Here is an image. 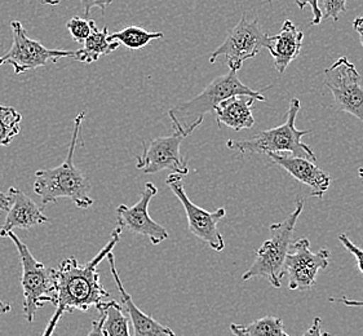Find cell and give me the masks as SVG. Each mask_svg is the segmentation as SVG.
Wrapping results in <instances>:
<instances>
[{"label": "cell", "mask_w": 363, "mask_h": 336, "mask_svg": "<svg viewBox=\"0 0 363 336\" xmlns=\"http://www.w3.org/2000/svg\"><path fill=\"white\" fill-rule=\"evenodd\" d=\"M240 327L250 336H290L284 331V321L272 315L262 317L248 325H240Z\"/></svg>", "instance_id": "603a6c76"}, {"label": "cell", "mask_w": 363, "mask_h": 336, "mask_svg": "<svg viewBox=\"0 0 363 336\" xmlns=\"http://www.w3.org/2000/svg\"><path fill=\"white\" fill-rule=\"evenodd\" d=\"M339 301L342 303L344 306H347V307H363L362 300H350L348 298H345V296H342V299L339 300Z\"/></svg>", "instance_id": "d6a6232c"}, {"label": "cell", "mask_w": 363, "mask_h": 336, "mask_svg": "<svg viewBox=\"0 0 363 336\" xmlns=\"http://www.w3.org/2000/svg\"><path fill=\"white\" fill-rule=\"evenodd\" d=\"M304 33L296 29L294 22L286 20L284 26L274 37L268 47L274 61V67L279 74H284L294 60L298 59L303 47Z\"/></svg>", "instance_id": "e0dca14e"}, {"label": "cell", "mask_w": 363, "mask_h": 336, "mask_svg": "<svg viewBox=\"0 0 363 336\" xmlns=\"http://www.w3.org/2000/svg\"><path fill=\"white\" fill-rule=\"evenodd\" d=\"M11 205H12V201H11L9 194H6V193H3V191L0 190V212L9 211Z\"/></svg>", "instance_id": "4dcf8cb0"}, {"label": "cell", "mask_w": 363, "mask_h": 336, "mask_svg": "<svg viewBox=\"0 0 363 336\" xmlns=\"http://www.w3.org/2000/svg\"><path fill=\"white\" fill-rule=\"evenodd\" d=\"M15 243L20 254L22 265V293H23V315L31 323L35 318L38 309L44 307L45 303H55V282L53 269L47 268L43 263L35 260L29 247L18 238L17 234H7Z\"/></svg>", "instance_id": "8992f818"}, {"label": "cell", "mask_w": 363, "mask_h": 336, "mask_svg": "<svg viewBox=\"0 0 363 336\" xmlns=\"http://www.w3.org/2000/svg\"><path fill=\"white\" fill-rule=\"evenodd\" d=\"M330 264V251L322 249L312 252L311 242L300 238L291 245L284 262V274L289 276L290 290H311L317 284L318 271Z\"/></svg>", "instance_id": "8fae6325"}, {"label": "cell", "mask_w": 363, "mask_h": 336, "mask_svg": "<svg viewBox=\"0 0 363 336\" xmlns=\"http://www.w3.org/2000/svg\"><path fill=\"white\" fill-rule=\"evenodd\" d=\"M358 175H359V177L362 179L363 181V168H359V169H358Z\"/></svg>", "instance_id": "8d00e7d4"}, {"label": "cell", "mask_w": 363, "mask_h": 336, "mask_svg": "<svg viewBox=\"0 0 363 336\" xmlns=\"http://www.w3.org/2000/svg\"><path fill=\"white\" fill-rule=\"evenodd\" d=\"M255 99L251 96H233L215 109L218 127L226 125L234 131H242L254 127L252 106Z\"/></svg>", "instance_id": "ac0fdd59"}, {"label": "cell", "mask_w": 363, "mask_h": 336, "mask_svg": "<svg viewBox=\"0 0 363 336\" xmlns=\"http://www.w3.org/2000/svg\"><path fill=\"white\" fill-rule=\"evenodd\" d=\"M301 103L298 99H292L290 109L287 114V119L284 125L259 132L256 136L248 140H229L226 147L232 150H238L240 154H279L281 152L294 154V157H301L309 161H317V157L312 150V147L306 145L303 141L306 135L311 131H301L295 125V121L298 117Z\"/></svg>", "instance_id": "277c9868"}, {"label": "cell", "mask_w": 363, "mask_h": 336, "mask_svg": "<svg viewBox=\"0 0 363 336\" xmlns=\"http://www.w3.org/2000/svg\"><path fill=\"white\" fill-rule=\"evenodd\" d=\"M295 3H296V6H298L300 9H304L306 6H309V7L312 8L313 20L312 22H311V25H312V26L320 25L322 20H323L322 12H320V0H295Z\"/></svg>", "instance_id": "4316f807"}, {"label": "cell", "mask_w": 363, "mask_h": 336, "mask_svg": "<svg viewBox=\"0 0 363 336\" xmlns=\"http://www.w3.org/2000/svg\"><path fill=\"white\" fill-rule=\"evenodd\" d=\"M163 38V33H150L141 29L138 26H127L125 29L116 31L114 34H110L109 39L111 42H118L123 44L128 50H141L145 48L147 44L155 39Z\"/></svg>", "instance_id": "ffe728a7"}, {"label": "cell", "mask_w": 363, "mask_h": 336, "mask_svg": "<svg viewBox=\"0 0 363 336\" xmlns=\"http://www.w3.org/2000/svg\"><path fill=\"white\" fill-rule=\"evenodd\" d=\"M42 6H58L61 0H38Z\"/></svg>", "instance_id": "d590c367"}, {"label": "cell", "mask_w": 363, "mask_h": 336, "mask_svg": "<svg viewBox=\"0 0 363 336\" xmlns=\"http://www.w3.org/2000/svg\"><path fill=\"white\" fill-rule=\"evenodd\" d=\"M109 29L104 26L101 30L96 25L91 35L83 43V48L74 51L73 59L84 64H92L97 60L101 59L111 52L116 51L121 44L118 42H111L109 39Z\"/></svg>", "instance_id": "d6986e66"}, {"label": "cell", "mask_w": 363, "mask_h": 336, "mask_svg": "<svg viewBox=\"0 0 363 336\" xmlns=\"http://www.w3.org/2000/svg\"><path fill=\"white\" fill-rule=\"evenodd\" d=\"M106 259L109 260L110 271L114 277L116 287L122 296L123 307L125 308V310L128 313V318L132 321V327H133V335L132 336H176V334L169 327L163 326L160 322L155 321L153 317L145 315L144 312H141L138 309V306L132 299L131 295L125 291L123 284L121 281L116 267L114 254L110 252L109 255L106 256Z\"/></svg>", "instance_id": "2e32d148"}, {"label": "cell", "mask_w": 363, "mask_h": 336, "mask_svg": "<svg viewBox=\"0 0 363 336\" xmlns=\"http://www.w3.org/2000/svg\"><path fill=\"white\" fill-rule=\"evenodd\" d=\"M184 139L185 136L182 132L174 130V133L169 136L152 140L147 147L143 144L144 152L136 157V168L143 174H157L168 169L172 171L171 174L188 175L189 168L180 153Z\"/></svg>", "instance_id": "7c38bea8"}, {"label": "cell", "mask_w": 363, "mask_h": 336, "mask_svg": "<svg viewBox=\"0 0 363 336\" xmlns=\"http://www.w3.org/2000/svg\"><path fill=\"white\" fill-rule=\"evenodd\" d=\"M158 193L153 183H146L138 203L132 207L121 205L116 207L118 227L128 232L147 237L152 245L157 246L168 238L167 229L154 221L149 215V205Z\"/></svg>", "instance_id": "4fadbf2b"}, {"label": "cell", "mask_w": 363, "mask_h": 336, "mask_svg": "<svg viewBox=\"0 0 363 336\" xmlns=\"http://www.w3.org/2000/svg\"><path fill=\"white\" fill-rule=\"evenodd\" d=\"M230 331H232L233 336H250L242 330L240 325H235V323L230 325Z\"/></svg>", "instance_id": "836d02e7"}, {"label": "cell", "mask_w": 363, "mask_h": 336, "mask_svg": "<svg viewBox=\"0 0 363 336\" xmlns=\"http://www.w3.org/2000/svg\"><path fill=\"white\" fill-rule=\"evenodd\" d=\"M21 121L15 108L0 105V147H8L20 133Z\"/></svg>", "instance_id": "44dd1931"}, {"label": "cell", "mask_w": 363, "mask_h": 336, "mask_svg": "<svg viewBox=\"0 0 363 336\" xmlns=\"http://www.w3.org/2000/svg\"><path fill=\"white\" fill-rule=\"evenodd\" d=\"M166 184L184 206L188 218L190 233L194 234L201 241L206 242L211 249L218 252L225 249V242L218 232V221L225 216V208H218L215 212H208L194 205L186 196L182 175L171 174L168 176Z\"/></svg>", "instance_id": "30bf717a"}, {"label": "cell", "mask_w": 363, "mask_h": 336, "mask_svg": "<svg viewBox=\"0 0 363 336\" xmlns=\"http://www.w3.org/2000/svg\"><path fill=\"white\" fill-rule=\"evenodd\" d=\"M121 235L122 228L116 227L106 246L86 265H80L72 256L62 260L58 268L53 269V306L56 310L42 336H52L64 313H74L75 310L87 312L92 307L104 313L109 308L114 300L110 299V293L101 285L97 267L110 252H113L116 243L121 241Z\"/></svg>", "instance_id": "6da1fadb"}, {"label": "cell", "mask_w": 363, "mask_h": 336, "mask_svg": "<svg viewBox=\"0 0 363 336\" xmlns=\"http://www.w3.org/2000/svg\"><path fill=\"white\" fill-rule=\"evenodd\" d=\"M270 43L272 37L262 29L259 20H247L246 15H243L237 26L228 33L224 43L211 55L210 62L213 64L218 57H225L230 70L238 73L245 61L255 59Z\"/></svg>", "instance_id": "52a82bcc"}, {"label": "cell", "mask_w": 363, "mask_h": 336, "mask_svg": "<svg viewBox=\"0 0 363 336\" xmlns=\"http://www.w3.org/2000/svg\"><path fill=\"white\" fill-rule=\"evenodd\" d=\"M339 241L342 242V246L348 250L352 255L356 257L357 267H358V269L363 274V250L359 249L353 242L350 241L347 234H340L339 235Z\"/></svg>", "instance_id": "484cf974"}, {"label": "cell", "mask_w": 363, "mask_h": 336, "mask_svg": "<svg viewBox=\"0 0 363 336\" xmlns=\"http://www.w3.org/2000/svg\"><path fill=\"white\" fill-rule=\"evenodd\" d=\"M84 117L86 111H80L74 119L73 136L64 163L57 167L39 169L35 172L34 191L40 197L43 205L56 203L60 198L72 199L74 205L82 210H87L94 205V199L89 197V180L83 171L74 164L75 147Z\"/></svg>", "instance_id": "7a4b0ae2"}, {"label": "cell", "mask_w": 363, "mask_h": 336, "mask_svg": "<svg viewBox=\"0 0 363 336\" xmlns=\"http://www.w3.org/2000/svg\"><path fill=\"white\" fill-rule=\"evenodd\" d=\"M347 1L348 0H320L322 17L337 21L340 15L347 11Z\"/></svg>", "instance_id": "d4e9b609"}, {"label": "cell", "mask_w": 363, "mask_h": 336, "mask_svg": "<svg viewBox=\"0 0 363 336\" xmlns=\"http://www.w3.org/2000/svg\"><path fill=\"white\" fill-rule=\"evenodd\" d=\"M104 332L106 336H131L130 335V318L123 315V308L116 303V300L110 304L109 308L104 312Z\"/></svg>", "instance_id": "7402d4cb"}, {"label": "cell", "mask_w": 363, "mask_h": 336, "mask_svg": "<svg viewBox=\"0 0 363 336\" xmlns=\"http://www.w3.org/2000/svg\"><path fill=\"white\" fill-rule=\"evenodd\" d=\"M240 95L251 96L259 101L267 100L262 94L243 84L237 72L230 70L225 75L215 78L204 88L202 94L169 110L168 116L172 119L174 130L182 132L185 138L189 136L191 132L203 123L207 113L215 111L220 103L233 96Z\"/></svg>", "instance_id": "3957f363"}, {"label": "cell", "mask_w": 363, "mask_h": 336, "mask_svg": "<svg viewBox=\"0 0 363 336\" xmlns=\"http://www.w3.org/2000/svg\"><path fill=\"white\" fill-rule=\"evenodd\" d=\"M104 322H105V313H101L100 321L92 322V329L89 331L87 336H106L104 332Z\"/></svg>", "instance_id": "f546056e"}, {"label": "cell", "mask_w": 363, "mask_h": 336, "mask_svg": "<svg viewBox=\"0 0 363 336\" xmlns=\"http://www.w3.org/2000/svg\"><path fill=\"white\" fill-rule=\"evenodd\" d=\"M96 26V22L92 20H84L80 17H73L72 20H69L66 23V28L69 30L70 35L73 37L74 40L77 43L83 44L87 38L91 35L92 30Z\"/></svg>", "instance_id": "cb8c5ba5"}, {"label": "cell", "mask_w": 363, "mask_h": 336, "mask_svg": "<svg viewBox=\"0 0 363 336\" xmlns=\"http://www.w3.org/2000/svg\"><path fill=\"white\" fill-rule=\"evenodd\" d=\"M320 325H322L320 317H315V318L313 320L312 326L306 330V332L303 334V336H331L328 332H323V331L320 330Z\"/></svg>", "instance_id": "f1b7e54d"}, {"label": "cell", "mask_w": 363, "mask_h": 336, "mask_svg": "<svg viewBox=\"0 0 363 336\" xmlns=\"http://www.w3.org/2000/svg\"><path fill=\"white\" fill-rule=\"evenodd\" d=\"M114 0H80V4L83 8V12L84 16H89L92 8H100L102 11V13H105V9L109 7L110 4L113 3Z\"/></svg>", "instance_id": "83f0119b"}, {"label": "cell", "mask_w": 363, "mask_h": 336, "mask_svg": "<svg viewBox=\"0 0 363 336\" xmlns=\"http://www.w3.org/2000/svg\"><path fill=\"white\" fill-rule=\"evenodd\" d=\"M12 205L7 213L4 224L0 227V237L6 238L8 233L17 229H30L48 223L50 219L38 207L37 203L26 196L21 189L9 188L8 191Z\"/></svg>", "instance_id": "9a60e30c"}, {"label": "cell", "mask_w": 363, "mask_h": 336, "mask_svg": "<svg viewBox=\"0 0 363 336\" xmlns=\"http://www.w3.org/2000/svg\"><path fill=\"white\" fill-rule=\"evenodd\" d=\"M268 157L274 164L286 169L294 179L309 186L312 197H323L330 188L331 177L317 167L314 162L301 157H286L276 153H269Z\"/></svg>", "instance_id": "5bb4252c"}, {"label": "cell", "mask_w": 363, "mask_h": 336, "mask_svg": "<svg viewBox=\"0 0 363 336\" xmlns=\"http://www.w3.org/2000/svg\"><path fill=\"white\" fill-rule=\"evenodd\" d=\"M353 29L356 30L357 34L359 35V42L363 47V16L357 17L356 20L353 21Z\"/></svg>", "instance_id": "1f68e13d"}, {"label": "cell", "mask_w": 363, "mask_h": 336, "mask_svg": "<svg viewBox=\"0 0 363 336\" xmlns=\"http://www.w3.org/2000/svg\"><path fill=\"white\" fill-rule=\"evenodd\" d=\"M269 3H270V0H269Z\"/></svg>", "instance_id": "74e56055"}, {"label": "cell", "mask_w": 363, "mask_h": 336, "mask_svg": "<svg viewBox=\"0 0 363 336\" xmlns=\"http://www.w3.org/2000/svg\"><path fill=\"white\" fill-rule=\"evenodd\" d=\"M11 29L13 43L6 55L0 56V66H12L16 75L42 67L48 62H57L60 59L74 56V51L48 50L38 40L31 39L20 21L11 22Z\"/></svg>", "instance_id": "ba28073f"}, {"label": "cell", "mask_w": 363, "mask_h": 336, "mask_svg": "<svg viewBox=\"0 0 363 336\" xmlns=\"http://www.w3.org/2000/svg\"><path fill=\"white\" fill-rule=\"evenodd\" d=\"M303 208L304 199H298L296 207L289 218H286L282 223H277L269 227L270 238L256 251L254 264L242 276L243 281L256 277L265 278L273 287L281 289L282 278L284 277L286 256L290 251L294 230Z\"/></svg>", "instance_id": "5b68a950"}, {"label": "cell", "mask_w": 363, "mask_h": 336, "mask_svg": "<svg viewBox=\"0 0 363 336\" xmlns=\"http://www.w3.org/2000/svg\"><path fill=\"white\" fill-rule=\"evenodd\" d=\"M105 335H106V334H105Z\"/></svg>", "instance_id": "f35d334b"}, {"label": "cell", "mask_w": 363, "mask_h": 336, "mask_svg": "<svg viewBox=\"0 0 363 336\" xmlns=\"http://www.w3.org/2000/svg\"><path fill=\"white\" fill-rule=\"evenodd\" d=\"M11 304H8V303H4L3 300L0 299V315H6L8 312H11Z\"/></svg>", "instance_id": "e575fe53"}, {"label": "cell", "mask_w": 363, "mask_h": 336, "mask_svg": "<svg viewBox=\"0 0 363 336\" xmlns=\"http://www.w3.org/2000/svg\"><path fill=\"white\" fill-rule=\"evenodd\" d=\"M325 84L339 110L363 122V87L356 66L347 57L336 60L325 72Z\"/></svg>", "instance_id": "9c48e42d"}]
</instances>
